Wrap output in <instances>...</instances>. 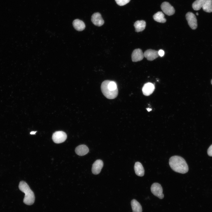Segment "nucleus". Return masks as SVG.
Segmentation results:
<instances>
[{
    "label": "nucleus",
    "instance_id": "1",
    "mask_svg": "<svg viewBox=\"0 0 212 212\" xmlns=\"http://www.w3.org/2000/svg\"><path fill=\"white\" fill-rule=\"evenodd\" d=\"M169 164L171 168L176 172L184 174L188 170L186 162L180 156L175 155L171 157L169 160Z\"/></svg>",
    "mask_w": 212,
    "mask_h": 212
},
{
    "label": "nucleus",
    "instance_id": "2",
    "mask_svg": "<svg viewBox=\"0 0 212 212\" xmlns=\"http://www.w3.org/2000/svg\"><path fill=\"white\" fill-rule=\"evenodd\" d=\"M101 88L103 95L108 99H114L118 95L117 84L114 81L109 80L104 81L101 84Z\"/></svg>",
    "mask_w": 212,
    "mask_h": 212
},
{
    "label": "nucleus",
    "instance_id": "3",
    "mask_svg": "<svg viewBox=\"0 0 212 212\" xmlns=\"http://www.w3.org/2000/svg\"><path fill=\"white\" fill-rule=\"evenodd\" d=\"M19 188V190L25 194L23 199L24 203L29 205L33 204L35 201L34 194L27 184L24 181H21Z\"/></svg>",
    "mask_w": 212,
    "mask_h": 212
},
{
    "label": "nucleus",
    "instance_id": "4",
    "mask_svg": "<svg viewBox=\"0 0 212 212\" xmlns=\"http://www.w3.org/2000/svg\"><path fill=\"white\" fill-rule=\"evenodd\" d=\"M151 191L155 196L160 199H162L164 197L163 193V190L161 185L159 183H153L150 188Z\"/></svg>",
    "mask_w": 212,
    "mask_h": 212
},
{
    "label": "nucleus",
    "instance_id": "5",
    "mask_svg": "<svg viewBox=\"0 0 212 212\" xmlns=\"http://www.w3.org/2000/svg\"><path fill=\"white\" fill-rule=\"evenodd\" d=\"M67 138L66 133L63 131H59L54 132L52 136L54 142L56 143H60L64 142Z\"/></svg>",
    "mask_w": 212,
    "mask_h": 212
},
{
    "label": "nucleus",
    "instance_id": "6",
    "mask_svg": "<svg viewBox=\"0 0 212 212\" xmlns=\"http://www.w3.org/2000/svg\"><path fill=\"white\" fill-rule=\"evenodd\" d=\"M186 18L191 28L193 29H196L198 25L197 19L195 14L191 12H188L186 14Z\"/></svg>",
    "mask_w": 212,
    "mask_h": 212
},
{
    "label": "nucleus",
    "instance_id": "7",
    "mask_svg": "<svg viewBox=\"0 0 212 212\" xmlns=\"http://www.w3.org/2000/svg\"><path fill=\"white\" fill-rule=\"evenodd\" d=\"M161 8L164 13L168 16L173 15L175 12L174 7L167 2H163L161 5Z\"/></svg>",
    "mask_w": 212,
    "mask_h": 212
},
{
    "label": "nucleus",
    "instance_id": "8",
    "mask_svg": "<svg viewBox=\"0 0 212 212\" xmlns=\"http://www.w3.org/2000/svg\"><path fill=\"white\" fill-rule=\"evenodd\" d=\"M91 20L95 25L98 26H102L104 23L101 14L99 12L93 14L91 16Z\"/></svg>",
    "mask_w": 212,
    "mask_h": 212
},
{
    "label": "nucleus",
    "instance_id": "9",
    "mask_svg": "<svg viewBox=\"0 0 212 212\" xmlns=\"http://www.w3.org/2000/svg\"><path fill=\"white\" fill-rule=\"evenodd\" d=\"M103 166V163L102 161L100 160H96L93 163L92 168V173L95 175L99 174Z\"/></svg>",
    "mask_w": 212,
    "mask_h": 212
},
{
    "label": "nucleus",
    "instance_id": "10",
    "mask_svg": "<svg viewBox=\"0 0 212 212\" xmlns=\"http://www.w3.org/2000/svg\"><path fill=\"white\" fill-rule=\"evenodd\" d=\"M144 54L141 49H134L132 54V59L133 62H137L142 60L144 57Z\"/></svg>",
    "mask_w": 212,
    "mask_h": 212
},
{
    "label": "nucleus",
    "instance_id": "11",
    "mask_svg": "<svg viewBox=\"0 0 212 212\" xmlns=\"http://www.w3.org/2000/svg\"><path fill=\"white\" fill-rule=\"evenodd\" d=\"M144 55L149 61L153 60L159 56L158 52L152 49H149L145 51L144 53Z\"/></svg>",
    "mask_w": 212,
    "mask_h": 212
},
{
    "label": "nucleus",
    "instance_id": "12",
    "mask_svg": "<svg viewBox=\"0 0 212 212\" xmlns=\"http://www.w3.org/2000/svg\"><path fill=\"white\" fill-rule=\"evenodd\" d=\"M155 88V86L153 84L148 82L143 86L142 88L143 92L144 95L149 96L153 92Z\"/></svg>",
    "mask_w": 212,
    "mask_h": 212
},
{
    "label": "nucleus",
    "instance_id": "13",
    "mask_svg": "<svg viewBox=\"0 0 212 212\" xmlns=\"http://www.w3.org/2000/svg\"><path fill=\"white\" fill-rule=\"evenodd\" d=\"M89 151L88 147L85 145H81L77 146L75 149L76 153L80 156H83L87 154Z\"/></svg>",
    "mask_w": 212,
    "mask_h": 212
},
{
    "label": "nucleus",
    "instance_id": "14",
    "mask_svg": "<svg viewBox=\"0 0 212 212\" xmlns=\"http://www.w3.org/2000/svg\"><path fill=\"white\" fill-rule=\"evenodd\" d=\"M134 169L136 174L139 176H143L144 174V170L142 164L139 162H136Z\"/></svg>",
    "mask_w": 212,
    "mask_h": 212
},
{
    "label": "nucleus",
    "instance_id": "15",
    "mask_svg": "<svg viewBox=\"0 0 212 212\" xmlns=\"http://www.w3.org/2000/svg\"><path fill=\"white\" fill-rule=\"evenodd\" d=\"M73 25L74 29L78 31H82L85 28V25L82 21L79 19H75L73 22Z\"/></svg>",
    "mask_w": 212,
    "mask_h": 212
},
{
    "label": "nucleus",
    "instance_id": "16",
    "mask_svg": "<svg viewBox=\"0 0 212 212\" xmlns=\"http://www.w3.org/2000/svg\"><path fill=\"white\" fill-rule=\"evenodd\" d=\"M134 25L135 29V32H139L143 31L145 29L146 23L145 21L138 20L134 23Z\"/></svg>",
    "mask_w": 212,
    "mask_h": 212
},
{
    "label": "nucleus",
    "instance_id": "17",
    "mask_svg": "<svg viewBox=\"0 0 212 212\" xmlns=\"http://www.w3.org/2000/svg\"><path fill=\"white\" fill-rule=\"evenodd\" d=\"M131 205L132 212H142V206L136 200H132L131 202Z\"/></svg>",
    "mask_w": 212,
    "mask_h": 212
},
{
    "label": "nucleus",
    "instance_id": "18",
    "mask_svg": "<svg viewBox=\"0 0 212 212\" xmlns=\"http://www.w3.org/2000/svg\"><path fill=\"white\" fill-rule=\"evenodd\" d=\"M154 19L158 22L164 23L166 21V19L164 17V14L161 11H158L153 16Z\"/></svg>",
    "mask_w": 212,
    "mask_h": 212
},
{
    "label": "nucleus",
    "instance_id": "19",
    "mask_svg": "<svg viewBox=\"0 0 212 212\" xmlns=\"http://www.w3.org/2000/svg\"><path fill=\"white\" fill-rule=\"evenodd\" d=\"M202 8L203 10L206 12H212V0H205Z\"/></svg>",
    "mask_w": 212,
    "mask_h": 212
},
{
    "label": "nucleus",
    "instance_id": "20",
    "mask_svg": "<svg viewBox=\"0 0 212 212\" xmlns=\"http://www.w3.org/2000/svg\"><path fill=\"white\" fill-rule=\"evenodd\" d=\"M205 0H196L192 4V7L196 11L200 10L202 7Z\"/></svg>",
    "mask_w": 212,
    "mask_h": 212
},
{
    "label": "nucleus",
    "instance_id": "21",
    "mask_svg": "<svg viewBox=\"0 0 212 212\" xmlns=\"http://www.w3.org/2000/svg\"><path fill=\"white\" fill-rule=\"evenodd\" d=\"M117 4L120 6H124L128 3L130 0H115Z\"/></svg>",
    "mask_w": 212,
    "mask_h": 212
},
{
    "label": "nucleus",
    "instance_id": "22",
    "mask_svg": "<svg viewBox=\"0 0 212 212\" xmlns=\"http://www.w3.org/2000/svg\"><path fill=\"white\" fill-rule=\"evenodd\" d=\"M207 154L210 156H212V145H211L208 149Z\"/></svg>",
    "mask_w": 212,
    "mask_h": 212
},
{
    "label": "nucleus",
    "instance_id": "23",
    "mask_svg": "<svg viewBox=\"0 0 212 212\" xmlns=\"http://www.w3.org/2000/svg\"><path fill=\"white\" fill-rule=\"evenodd\" d=\"M158 52L159 56L160 57H163L164 54V52L163 50L160 49Z\"/></svg>",
    "mask_w": 212,
    "mask_h": 212
},
{
    "label": "nucleus",
    "instance_id": "24",
    "mask_svg": "<svg viewBox=\"0 0 212 212\" xmlns=\"http://www.w3.org/2000/svg\"><path fill=\"white\" fill-rule=\"evenodd\" d=\"M37 131H32L30 132V134L31 135L35 134Z\"/></svg>",
    "mask_w": 212,
    "mask_h": 212
},
{
    "label": "nucleus",
    "instance_id": "25",
    "mask_svg": "<svg viewBox=\"0 0 212 212\" xmlns=\"http://www.w3.org/2000/svg\"><path fill=\"white\" fill-rule=\"evenodd\" d=\"M147 110L148 111H150L151 110V109L150 108H148L147 109Z\"/></svg>",
    "mask_w": 212,
    "mask_h": 212
},
{
    "label": "nucleus",
    "instance_id": "26",
    "mask_svg": "<svg viewBox=\"0 0 212 212\" xmlns=\"http://www.w3.org/2000/svg\"><path fill=\"white\" fill-rule=\"evenodd\" d=\"M196 14L197 15H198V12H197V13H196Z\"/></svg>",
    "mask_w": 212,
    "mask_h": 212
},
{
    "label": "nucleus",
    "instance_id": "27",
    "mask_svg": "<svg viewBox=\"0 0 212 212\" xmlns=\"http://www.w3.org/2000/svg\"><path fill=\"white\" fill-rule=\"evenodd\" d=\"M211 84L212 85V79L211 80Z\"/></svg>",
    "mask_w": 212,
    "mask_h": 212
}]
</instances>
